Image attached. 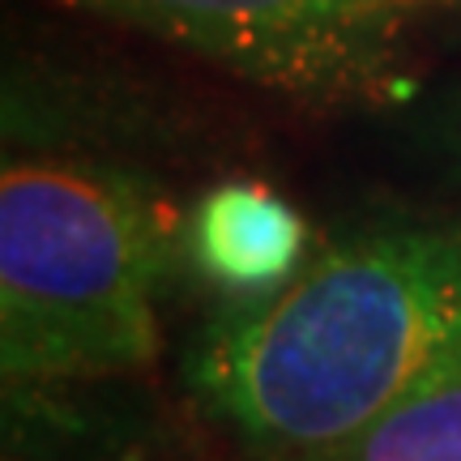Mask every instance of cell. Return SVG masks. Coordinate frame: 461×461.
<instances>
[{
  "mask_svg": "<svg viewBox=\"0 0 461 461\" xmlns=\"http://www.w3.org/2000/svg\"><path fill=\"white\" fill-rule=\"evenodd\" d=\"M303 218L261 184H222L197 205L193 252L222 286L265 295L303 265Z\"/></svg>",
  "mask_w": 461,
  "mask_h": 461,
  "instance_id": "277c9868",
  "label": "cell"
},
{
  "mask_svg": "<svg viewBox=\"0 0 461 461\" xmlns=\"http://www.w3.org/2000/svg\"><path fill=\"white\" fill-rule=\"evenodd\" d=\"M163 227L146 188L77 158L0 176V372L48 389L141 372L158 350Z\"/></svg>",
  "mask_w": 461,
  "mask_h": 461,
  "instance_id": "7a4b0ae2",
  "label": "cell"
},
{
  "mask_svg": "<svg viewBox=\"0 0 461 461\" xmlns=\"http://www.w3.org/2000/svg\"><path fill=\"white\" fill-rule=\"evenodd\" d=\"M158 34L257 86L342 99L393 77L397 43L428 0H73Z\"/></svg>",
  "mask_w": 461,
  "mask_h": 461,
  "instance_id": "3957f363",
  "label": "cell"
},
{
  "mask_svg": "<svg viewBox=\"0 0 461 461\" xmlns=\"http://www.w3.org/2000/svg\"><path fill=\"white\" fill-rule=\"evenodd\" d=\"M303 461H461V372L423 384L350 440Z\"/></svg>",
  "mask_w": 461,
  "mask_h": 461,
  "instance_id": "5b68a950",
  "label": "cell"
},
{
  "mask_svg": "<svg viewBox=\"0 0 461 461\" xmlns=\"http://www.w3.org/2000/svg\"><path fill=\"white\" fill-rule=\"evenodd\" d=\"M461 372V222L393 218L333 240L201 333L193 389L248 448L303 461Z\"/></svg>",
  "mask_w": 461,
  "mask_h": 461,
  "instance_id": "6da1fadb",
  "label": "cell"
},
{
  "mask_svg": "<svg viewBox=\"0 0 461 461\" xmlns=\"http://www.w3.org/2000/svg\"><path fill=\"white\" fill-rule=\"evenodd\" d=\"M453 132H457V137H453V146H457V158H461V103H457V120H453Z\"/></svg>",
  "mask_w": 461,
  "mask_h": 461,
  "instance_id": "8992f818",
  "label": "cell"
}]
</instances>
